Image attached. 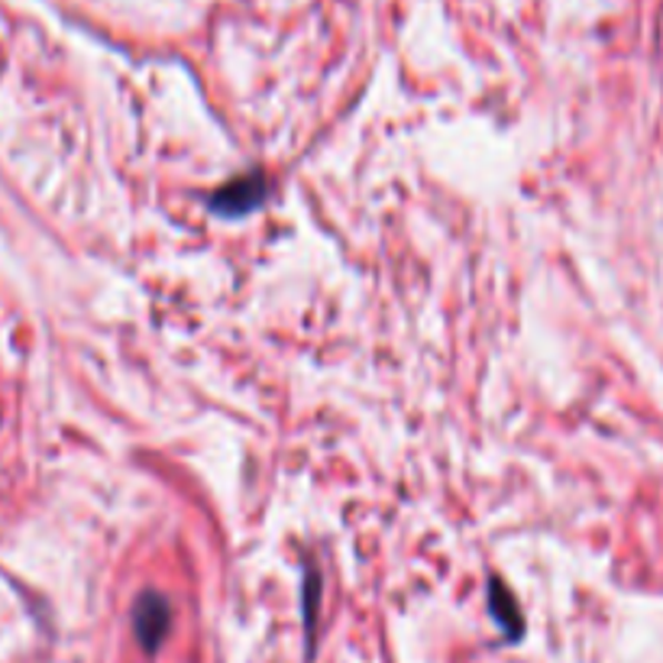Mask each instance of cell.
Listing matches in <instances>:
<instances>
[{"label": "cell", "mask_w": 663, "mask_h": 663, "mask_svg": "<svg viewBox=\"0 0 663 663\" xmlns=\"http://www.w3.org/2000/svg\"><path fill=\"white\" fill-rule=\"evenodd\" d=\"M269 179L265 172H243L230 182H223L218 191L208 194V211L221 221H243L250 218L253 211H259L265 201H269Z\"/></svg>", "instance_id": "cell-1"}, {"label": "cell", "mask_w": 663, "mask_h": 663, "mask_svg": "<svg viewBox=\"0 0 663 663\" xmlns=\"http://www.w3.org/2000/svg\"><path fill=\"white\" fill-rule=\"evenodd\" d=\"M489 612L499 622V627L505 631L509 641H521V634H524V615L518 609V599L509 592V586L499 576L489 580Z\"/></svg>", "instance_id": "cell-3"}, {"label": "cell", "mask_w": 663, "mask_h": 663, "mask_svg": "<svg viewBox=\"0 0 663 663\" xmlns=\"http://www.w3.org/2000/svg\"><path fill=\"white\" fill-rule=\"evenodd\" d=\"M304 576H308V586H304V627H308V644L314 647V625H318V605H321V573L308 563Z\"/></svg>", "instance_id": "cell-4"}, {"label": "cell", "mask_w": 663, "mask_h": 663, "mask_svg": "<svg viewBox=\"0 0 663 663\" xmlns=\"http://www.w3.org/2000/svg\"><path fill=\"white\" fill-rule=\"evenodd\" d=\"M172 631V602L162 592H140L133 602V634L147 654H155Z\"/></svg>", "instance_id": "cell-2"}]
</instances>
